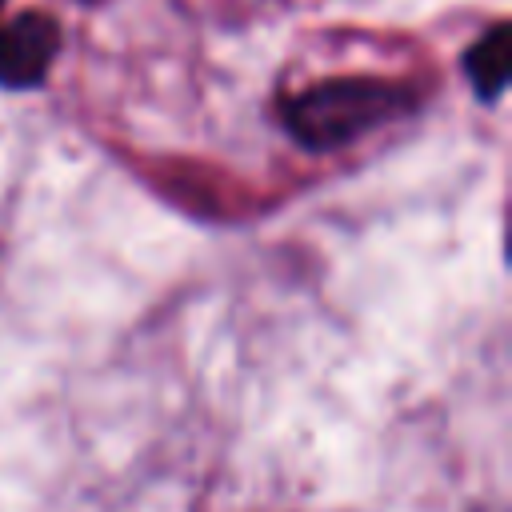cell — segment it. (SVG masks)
<instances>
[{"instance_id": "1", "label": "cell", "mask_w": 512, "mask_h": 512, "mask_svg": "<svg viewBox=\"0 0 512 512\" xmlns=\"http://www.w3.org/2000/svg\"><path fill=\"white\" fill-rule=\"evenodd\" d=\"M420 88L412 80L388 76H332L280 100L284 128L308 148H340L364 132L412 116L420 108Z\"/></svg>"}, {"instance_id": "2", "label": "cell", "mask_w": 512, "mask_h": 512, "mask_svg": "<svg viewBox=\"0 0 512 512\" xmlns=\"http://www.w3.org/2000/svg\"><path fill=\"white\" fill-rule=\"evenodd\" d=\"M60 48V28L44 12H4L0 0V84L4 88H32L44 80Z\"/></svg>"}, {"instance_id": "3", "label": "cell", "mask_w": 512, "mask_h": 512, "mask_svg": "<svg viewBox=\"0 0 512 512\" xmlns=\"http://www.w3.org/2000/svg\"><path fill=\"white\" fill-rule=\"evenodd\" d=\"M464 72L480 100H500V92L508 84V24H492L488 36H480L468 48Z\"/></svg>"}]
</instances>
